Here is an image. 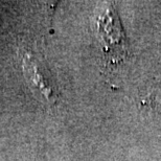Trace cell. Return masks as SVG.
<instances>
[{"instance_id": "1", "label": "cell", "mask_w": 161, "mask_h": 161, "mask_svg": "<svg viewBox=\"0 0 161 161\" xmlns=\"http://www.w3.org/2000/svg\"><path fill=\"white\" fill-rule=\"evenodd\" d=\"M19 57L24 78L34 96L42 104L53 106L58 95L46 65L38 56L37 50L25 40L19 43Z\"/></svg>"}, {"instance_id": "2", "label": "cell", "mask_w": 161, "mask_h": 161, "mask_svg": "<svg viewBox=\"0 0 161 161\" xmlns=\"http://www.w3.org/2000/svg\"><path fill=\"white\" fill-rule=\"evenodd\" d=\"M34 161H43V157L42 156H36L35 157V159H34Z\"/></svg>"}]
</instances>
